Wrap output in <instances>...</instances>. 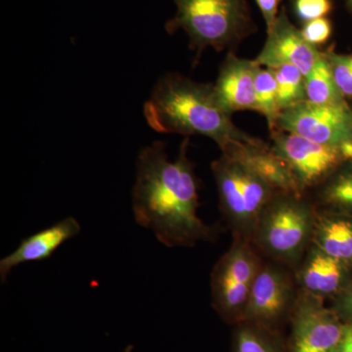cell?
Instances as JSON below:
<instances>
[{
  "label": "cell",
  "mask_w": 352,
  "mask_h": 352,
  "mask_svg": "<svg viewBox=\"0 0 352 352\" xmlns=\"http://www.w3.org/2000/svg\"><path fill=\"white\" fill-rule=\"evenodd\" d=\"M261 65L229 53L214 85L220 105L231 115L256 109V78Z\"/></svg>",
  "instance_id": "5bb4252c"
},
{
  "label": "cell",
  "mask_w": 352,
  "mask_h": 352,
  "mask_svg": "<svg viewBox=\"0 0 352 352\" xmlns=\"http://www.w3.org/2000/svg\"><path fill=\"white\" fill-rule=\"evenodd\" d=\"M276 131L292 132L320 144L339 147L347 159L352 157V110L347 103L320 106L302 102L282 111Z\"/></svg>",
  "instance_id": "ba28073f"
},
{
  "label": "cell",
  "mask_w": 352,
  "mask_h": 352,
  "mask_svg": "<svg viewBox=\"0 0 352 352\" xmlns=\"http://www.w3.org/2000/svg\"><path fill=\"white\" fill-rule=\"evenodd\" d=\"M80 232L78 220L69 217L54 226L32 234L20 243L19 247L0 261V278L6 282L10 271L25 263L43 261L51 258L60 245Z\"/></svg>",
  "instance_id": "9a60e30c"
},
{
  "label": "cell",
  "mask_w": 352,
  "mask_h": 352,
  "mask_svg": "<svg viewBox=\"0 0 352 352\" xmlns=\"http://www.w3.org/2000/svg\"><path fill=\"white\" fill-rule=\"evenodd\" d=\"M256 1L263 14L268 32L276 22L281 0H256Z\"/></svg>",
  "instance_id": "484cf974"
},
{
  "label": "cell",
  "mask_w": 352,
  "mask_h": 352,
  "mask_svg": "<svg viewBox=\"0 0 352 352\" xmlns=\"http://www.w3.org/2000/svg\"><path fill=\"white\" fill-rule=\"evenodd\" d=\"M267 34L263 50L256 59L258 64L270 69L293 65L307 78L322 52L305 41L302 32L289 20L285 9L279 12L276 22Z\"/></svg>",
  "instance_id": "8fae6325"
},
{
  "label": "cell",
  "mask_w": 352,
  "mask_h": 352,
  "mask_svg": "<svg viewBox=\"0 0 352 352\" xmlns=\"http://www.w3.org/2000/svg\"><path fill=\"white\" fill-rule=\"evenodd\" d=\"M296 15L305 22L324 18L332 11L331 0H296Z\"/></svg>",
  "instance_id": "603a6c76"
},
{
  "label": "cell",
  "mask_w": 352,
  "mask_h": 352,
  "mask_svg": "<svg viewBox=\"0 0 352 352\" xmlns=\"http://www.w3.org/2000/svg\"><path fill=\"white\" fill-rule=\"evenodd\" d=\"M222 155L240 162L270 183L273 188L287 193L303 194L298 188L289 166L271 145L249 135L222 150Z\"/></svg>",
  "instance_id": "4fadbf2b"
},
{
  "label": "cell",
  "mask_w": 352,
  "mask_h": 352,
  "mask_svg": "<svg viewBox=\"0 0 352 352\" xmlns=\"http://www.w3.org/2000/svg\"><path fill=\"white\" fill-rule=\"evenodd\" d=\"M175 17L166 24L168 34L182 30L200 57L208 47L232 50L254 31L247 0H173Z\"/></svg>",
  "instance_id": "277c9868"
},
{
  "label": "cell",
  "mask_w": 352,
  "mask_h": 352,
  "mask_svg": "<svg viewBox=\"0 0 352 352\" xmlns=\"http://www.w3.org/2000/svg\"><path fill=\"white\" fill-rule=\"evenodd\" d=\"M293 271L298 289L323 300L336 298L352 278L351 267L314 244Z\"/></svg>",
  "instance_id": "7c38bea8"
},
{
  "label": "cell",
  "mask_w": 352,
  "mask_h": 352,
  "mask_svg": "<svg viewBox=\"0 0 352 352\" xmlns=\"http://www.w3.org/2000/svg\"><path fill=\"white\" fill-rule=\"evenodd\" d=\"M144 116L149 126L160 133L206 136L221 151L249 136L220 105L214 85L197 82L177 73L160 78L145 103Z\"/></svg>",
  "instance_id": "7a4b0ae2"
},
{
  "label": "cell",
  "mask_w": 352,
  "mask_h": 352,
  "mask_svg": "<svg viewBox=\"0 0 352 352\" xmlns=\"http://www.w3.org/2000/svg\"><path fill=\"white\" fill-rule=\"evenodd\" d=\"M300 32L308 43L317 47L327 43L330 38L333 32L332 24L327 18H319L305 23Z\"/></svg>",
  "instance_id": "cb8c5ba5"
},
{
  "label": "cell",
  "mask_w": 352,
  "mask_h": 352,
  "mask_svg": "<svg viewBox=\"0 0 352 352\" xmlns=\"http://www.w3.org/2000/svg\"><path fill=\"white\" fill-rule=\"evenodd\" d=\"M219 208L234 237L251 241L276 189L240 162L221 155L212 163Z\"/></svg>",
  "instance_id": "5b68a950"
},
{
  "label": "cell",
  "mask_w": 352,
  "mask_h": 352,
  "mask_svg": "<svg viewBox=\"0 0 352 352\" xmlns=\"http://www.w3.org/2000/svg\"><path fill=\"white\" fill-rule=\"evenodd\" d=\"M267 122L271 133L276 129L282 110L278 101V90L274 72L261 66L256 78V109Z\"/></svg>",
  "instance_id": "ffe728a7"
},
{
  "label": "cell",
  "mask_w": 352,
  "mask_h": 352,
  "mask_svg": "<svg viewBox=\"0 0 352 352\" xmlns=\"http://www.w3.org/2000/svg\"><path fill=\"white\" fill-rule=\"evenodd\" d=\"M273 151L289 166L302 193L316 189L347 161L339 147L320 144L284 131L271 133Z\"/></svg>",
  "instance_id": "9c48e42d"
},
{
  "label": "cell",
  "mask_w": 352,
  "mask_h": 352,
  "mask_svg": "<svg viewBox=\"0 0 352 352\" xmlns=\"http://www.w3.org/2000/svg\"><path fill=\"white\" fill-rule=\"evenodd\" d=\"M231 352H289L287 340L278 331L249 322L234 326Z\"/></svg>",
  "instance_id": "ac0fdd59"
},
{
  "label": "cell",
  "mask_w": 352,
  "mask_h": 352,
  "mask_svg": "<svg viewBox=\"0 0 352 352\" xmlns=\"http://www.w3.org/2000/svg\"><path fill=\"white\" fill-rule=\"evenodd\" d=\"M263 261L251 241L234 237L210 276L212 307L226 323L244 320L245 308Z\"/></svg>",
  "instance_id": "8992f818"
},
{
  "label": "cell",
  "mask_w": 352,
  "mask_h": 352,
  "mask_svg": "<svg viewBox=\"0 0 352 352\" xmlns=\"http://www.w3.org/2000/svg\"><path fill=\"white\" fill-rule=\"evenodd\" d=\"M189 138L175 161L157 141L139 153L132 190V210L139 226L166 247H194L212 242L219 231L198 215L199 182L188 157Z\"/></svg>",
  "instance_id": "6da1fadb"
},
{
  "label": "cell",
  "mask_w": 352,
  "mask_h": 352,
  "mask_svg": "<svg viewBox=\"0 0 352 352\" xmlns=\"http://www.w3.org/2000/svg\"><path fill=\"white\" fill-rule=\"evenodd\" d=\"M316 189L318 210L352 215V160L340 164Z\"/></svg>",
  "instance_id": "e0dca14e"
},
{
  "label": "cell",
  "mask_w": 352,
  "mask_h": 352,
  "mask_svg": "<svg viewBox=\"0 0 352 352\" xmlns=\"http://www.w3.org/2000/svg\"><path fill=\"white\" fill-rule=\"evenodd\" d=\"M276 78L278 101L282 111L307 101L305 78L293 65L272 69Z\"/></svg>",
  "instance_id": "44dd1931"
},
{
  "label": "cell",
  "mask_w": 352,
  "mask_h": 352,
  "mask_svg": "<svg viewBox=\"0 0 352 352\" xmlns=\"http://www.w3.org/2000/svg\"><path fill=\"white\" fill-rule=\"evenodd\" d=\"M349 7L352 9V0H349Z\"/></svg>",
  "instance_id": "83f0119b"
},
{
  "label": "cell",
  "mask_w": 352,
  "mask_h": 352,
  "mask_svg": "<svg viewBox=\"0 0 352 352\" xmlns=\"http://www.w3.org/2000/svg\"><path fill=\"white\" fill-rule=\"evenodd\" d=\"M331 307L344 324H352V278L346 288L333 298Z\"/></svg>",
  "instance_id": "d4e9b609"
},
{
  "label": "cell",
  "mask_w": 352,
  "mask_h": 352,
  "mask_svg": "<svg viewBox=\"0 0 352 352\" xmlns=\"http://www.w3.org/2000/svg\"><path fill=\"white\" fill-rule=\"evenodd\" d=\"M312 244L352 268V215L318 210Z\"/></svg>",
  "instance_id": "2e32d148"
},
{
  "label": "cell",
  "mask_w": 352,
  "mask_h": 352,
  "mask_svg": "<svg viewBox=\"0 0 352 352\" xmlns=\"http://www.w3.org/2000/svg\"><path fill=\"white\" fill-rule=\"evenodd\" d=\"M318 208L305 194L278 192L264 208L252 243L261 256L294 270L314 240Z\"/></svg>",
  "instance_id": "3957f363"
},
{
  "label": "cell",
  "mask_w": 352,
  "mask_h": 352,
  "mask_svg": "<svg viewBox=\"0 0 352 352\" xmlns=\"http://www.w3.org/2000/svg\"><path fill=\"white\" fill-rule=\"evenodd\" d=\"M283 264L263 263L254 281L244 320L278 331L289 321L298 291L294 271Z\"/></svg>",
  "instance_id": "52a82bcc"
},
{
  "label": "cell",
  "mask_w": 352,
  "mask_h": 352,
  "mask_svg": "<svg viewBox=\"0 0 352 352\" xmlns=\"http://www.w3.org/2000/svg\"><path fill=\"white\" fill-rule=\"evenodd\" d=\"M289 352H336L344 323L325 300L298 289L289 318Z\"/></svg>",
  "instance_id": "30bf717a"
},
{
  "label": "cell",
  "mask_w": 352,
  "mask_h": 352,
  "mask_svg": "<svg viewBox=\"0 0 352 352\" xmlns=\"http://www.w3.org/2000/svg\"><path fill=\"white\" fill-rule=\"evenodd\" d=\"M330 64L333 80L344 98H352V55L324 52Z\"/></svg>",
  "instance_id": "7402d4cb"
},
{
  "label": "cell",
  "mask_w": 352,
  "mask_h": 352,
  "mask_svg": "<svg viewBox=\"0 0 352 352\" xmlns=\"http://www.w3.org/2000/svg\"><path fill=\"white\" fill-rule=\"evenodd\" d=\"M336 352H352V324H344V333Z\"/></svg>",
  "instance_id": "4316f807"
},
{
  "label": "cell",
  "mask_w": 352,
  "mask_h": 352,
  "mask_svg": "<svg viewBox=\"0 0 352 352\" xmlns=\"http://www.w3.org/2000/svg\"><path fill=\"white\" fill-rule=\"evenodd\" d=\"M307 101L315 105L338 106L346 103L336 85L330 64L322 52L314 69L305 78Z\"/></svg>",
  "instance_id": "d6986e66"
}]
</instances>
